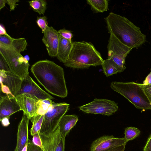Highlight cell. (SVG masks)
Here are the masks:
<instances>
[{
	"instance_id": "6da1fadb",
	"label": "cell",
	"mask_w": 151,
	"mask_h": 151,
	"mask_svg": "<svg viewBox=\"0 0 151 151\" xmlns=\"http://www.w3.org/2000/svg\"><path fill=\"white\" fill-rule=\"evenodd\" d=\"M31 70L37 81L48 92L64 98L68 90L63 68L47 60L37 61L31 67Z\"/></svg>"
},
{
	"instance_id": "7a4b0ae2",
	"label": "cell",
	"mask_w": 151,
	"mask_h": 151,
	"mask_svg": "<svg viewBox=\"0 0 151 151\" xmlns=\"http://www.w3.org/2000/svg\"><path fill=\"white\" fill-rule=\"evenodd\" d=\"M104 19L109 33L128 47L137 49L146 42V35L125 17L111 12Z\"/></svg>"
},
{
	"instance_id": "3957f363",
	"label": "cell",
	"mask_w": 151,
	"mask_h": 151,
	"mask_svg": "<svg viewBox=\"0 0 151 151\" xmlns=\"http://www.w3.org/2000/svg\"><path fill=\"white\" fill-rule=\"evenodd\" d=\"M103 61L91 43L82 41L73 42L69 57L64 64L67 67L82 69L101 65Z\"/></svg>"
},
{
	"instance_id": "277c9868",
	"label": "cell",
	"mask_w": 151,
	"mask_h": 151,
	"mask_svg": "<svg viewBox=\"0 0 151 151\" xmlns=\"http://www.w3.org/2000/svg\"><path fill=\"white\" fill-rule=\"evenodd\" d=\"M110 87L127 99L136 107L142 110L151 109V105L139 83L113 81Z\"/></svg>"
},
{
	"instance_id": "5b68a950",
	"label": "cell",
	"mask_w": 151,
	"mask_h": 151,
	"mask_svg": "<svg viewBox=\"0 0 151 151\" xmlns=\"http://www.w3.org/2000/svg\"><path fill=\"white\" fill-rule=\"evenodd\" d=\"M0 54L6 61L10 71L22 80L29 75V64L21 52L0 44Z\"/></svg>"
},
{
	"instance_id": "8992f818",
	"label": "cell",
	"mask_w": 151,
	"mask_h": 151,
	"mask_svg": "<svg viewBox=\"0 0 151 151\" xmlns=\"http://www.w3.org/2000/svg\"><path fill=\"white\" fill-rule=\"evenodd\" d=\"M69 106L70 104L66 103L54 102L44 115L40 133L49 132L57 128L62 117L69 109Z\"/></svg>"
},
{
	"instance_id": "52a82bcc",
	"label": "cell",
	"mask_w": 151,
	"mask_h": 151,
	"mask_svg": "<svg viewBox=\"0 0 151 151\" xmlns=\"http://www.w3.org/2000/svg\"><path fill=\"white\" fill-rule=\"evenodd\" d=\"M107 48L108 59L112 60L120 67L126 68L124 65L126 58L132 49L124 45L111 34H110Z\"/></svg>"
},
{
	"instance_id": "ba28073f",
	"label": "cell",
	"mask_w": 151,
	"mask_h": 151,
	"mask_svg": "<svg viewBox=\"0 0 151 151\" xmlns=\"http://www.w3.org/2000/svg\"><path fill=\"white\" fill-rule=\"evenodd\" d=\"M78 108L88 114H99L109 116L118 109L117 104L106 99H95L91 102L79 107Z\"/></svg>"
},
{
	"instance_id": "9c48e42d",
	"label": "cell",
	"mask_w": 151,
	"mask_h": 151,
	"mask_svg": "<svg viewBox=\"0 0 151 151\" xmlns=\"http://www.w3.org/2000/svg\"><path fill=\"white\" fill-rule=\"evenodd\" d=\"M43 148L41 151H65V137L58 126L54 130L45 133H40Z\"/></svg>"
},
{
	"instance_id": "30bf717a",
	"label": "cell",
	"mask_w": 151,
	"mask_h": 151,
	"mask_svg": "<svg viewBox=\"0 0 151 151\" xmlns=\"http://www.w3.org/2000/svg\"><path fill=\"white\" fill-rule=\"evenodd\" d=\"M23 93L29 94L38 100L54 99L53 97L42 89L29 75L26 76L22 80L21 88L18 95Z\"/></svg>"
},
{
	"instance_id": "8fae6325",
	"label": "cell",
	"mask_w": 151,
	"mask_h": 151,
	"mask_svg": "<svg viewBox=\"0 0 151 151\" xmlns=\"http://www.w3.org/2000/svg\"><path fill=\"white\" fill-rule=\"evenodd\" d=\"M15 98L21 110L29 120L37 114L40 106V100L27 93L17 95Z\"/></svg>"
},
{
	"instance_id": "7c38bea8",
	"label": "cell",
	"mask_w": 151,
	"mask_h": 151,
	"mask_svg": "<svg viewBox=\"0 0 151 151\" xmlns=\"http://www.w3.org/2000/svg\"><path fill=\"white\" fill-rule=\"evenodd\" d=\"M127 142L124 138H117L113 136H104L93 141L90 151H106L124 144Z\"/></svg>"
},
{
	"instance_id": "4fadbf2b",
	"label": "cell",
	"mask_w": 151,
	"mask_h": 151,
	"mask_svg": "<svg viewBox=\"0 0 151 151\" xmlns=\"http://www.w3.org/2000/svg\"><path fill=\"white\" fill-rule=\"evenodd\" d=\"M42 41L45 45L49 55L56 57L59 42L58 31L53 27L48 26L43 33Z\"/></svg>"
},
{
	"instance_id": "5bb4252c",
	"label": "cell",
	"mask_w": 151,
	"mask_h": 151,
	"mask_svg": "<svg viewBox=\"0 0 151 151\" xmlns=\"http://www.w3.org/2000/svg\"><path fill=\"white\" fill-rule=\"evenodd\" d=\"M21 110L15 97L11 95L1 96L0 99V120L10 116Z\"/></svg>"
},
{
	"instance_id": "9a60e30c",
	"label": "cell",
	"mask_w": 151,
	"mask_h": 151,
	"mask_svg": "<svg viewBox=\"0 0 151 151\" xmlns=\"http://www.w3.org/2000/svg\"><path fill=\"white\" fill-rule=\"evenodd\" d=\"M0 83L7 86L16 96L20 89L22 80L11 71L0 70Z\"/></svg>"
},
{
	"instance_id": "2e32d148",
	"label": "cell",
	"mask_w": 151,
	"mask_h": 151,
	"mask_svg": "<svg viewBox=\"0 0 151 151\" xmlns=\"http://www.w3.org/2000/svg\"><path fill=\"white\" fill-rule=\"evenodd\" d=\"M29 120L27 116L23 114L18 127L17 143L14 151H22L28 143Z\"/></svg>"
},
{
	"instance_id": "e0dca14e",
	"label": "cell",
	"mask_w": 151,
	"mask_h": 151,
	"mask_svg": "<svg viewBox=\"0 0 151 151\" xmlns=\"http://www.w3.org/2000/svg\"><path fill=\"white\" fill-rule=\"evenodd\" d=\"M0 44L12 47L21 52L26 49L27 43L24 38H14L1 35L0 36Z\"/></svg>"
},
{
	"instance_id": "ac0fdd59",
	"label": "cell",
	"mask_w": 151,
	"mask_h": 151,
	"mask_svg": "<svg viewBox=\"0 0 151 151\" xmlns=\"http://www.w3.org/2000/svg\"><path fill=\"white\" fill-rule=\"evenodd\" d=\"M78 120V117L76 115H64L63 116L58 126L61 133L64 137L75 126Z\"/></svg>"
},
{
	"instance_id": "d6986e66",
	"label": "cell",
	"mask_w": 151,
	"mask_h": 151,
	"mask_svg": "<svg viewBox=\"0 0 151 151\" xmlns=\"http://www.w3.org/2000/svg\"><path fill=\"white\" fill-rule=\"evenodd\" d=\"M72 43L59 35V42L56 57L60 61L64 64L68 59Z\"/></svg>"
},
{
	"instance_id": "ffe728a7",
	"label": "cell",
	"mask_w": 151,
	"mask_h": 151,
	"mask_svg": "<svg viewBox=\"0 0 151 151\" xmlns=\"http://www.w3.org/2000/svg\"><path fill=\"white\" fill-rule=\"evenodd\" d=\"M101 65L104 73L107 77L122 72L126 68L120 67L112 60L109 59L104 60Z\"/></svg>"
},
{
	"instance_id": "44dd1931",
	"label": "cell",
	"mask_w": 151,
	"mask_h": 151,
	"mask_svg": "<svg viewBox=\"0 0 151 151\" xmlns=\"http://www.w3.org/2000/svg\"><path fill=\"white\" fill-rule=\"evenodd\" d=\"M86 2L94 13L103 12L109 9L107 0H87Z\"/></svg>"
},
{
	"instance_id": "7402d4cb",
	"label": "cell",
	"mask_w": 151,
	"mask_h": 151,
	"mask_svg": "<svg viewBox=\"0 0 151 151\" xmlns=\"http://www.w3.org/2000/svg\"><path fill=\"white\" fill-rule=\"evenodd\" d=\"M44 117V115L37 114L30 119L32 124L30 130V133L32 136L40 133Z\"/></svg>"
},
{
	"instance_id": "603a6c76",
	"label": "cell",
	"mask_w": 151,
	"mask_h": 151,
	"mask_svg": "<svg viewBox=\"0 0 151 151\" xmlns=\"http://www.w3.org/2000/svg\"><path fill=\"white\" fill-rule=\"evenodd\" d=\"M29 5L39 15H44L47 9V3L43 0H32L29 1Z\"/></svg>"
},
{
	"instance_id": "cb8c5ba5",
	"label": "cell",
	"mask_w": 151,
	"mask_h": 151,
	"mask_svg": "<svg viewBox=\"0 0 151 151\" xmlns=\"http://www.w3.org/2000/svg\"><path fill=\"white\" fill-rule=\"evenodd\" d=\"M141 131L138 128L133 127H127L125 129L124 138L128 142L135 139L139 135Z\"/></svg>"
},
{
	"instance_id": "d4e9b609",
	"label": "cell",
	"mask_w": 151,
	"mask_h": 151,
	"mask_svg": "<svg viewBox=\"0 0 151 151\" xmlns=\"http://www.w3.org/2000/svg\"><path fill=\"white\" fill-rule=\"evenodd\" d=\"M54 103L52 99H47L40 100V106L37 114L44 115L48 111Z\"/></svg>"
},
{
	"instance_id": "484cf974",
	"label": "cell",
	"mask_w": 151,
	"mask_h": 151,
	"mask_svg": "<svg viewBox=\"0 0 151 151\" xmlns=\"http://www.w3.org/2000/svg\"><path fill=\"white\" fill-rule=\"evenodd\" d=\"M47 20V17L46 16L37 17L36 22L38 26L41 29L42 33L43 34L48 26Z\"/></svg>"
},
{
	"instance_id": "4316f807",
	"label": "cell",
	"mask_w": 151,
	"mask_h": 151,
	"mask_svg": "<svg viewBox=\"0 0 151 151\" xmlns=\"http://www.w3.org/2000/svg\"><path fill=\"white\" fill-rule=\"evenodd\" d=\"M58 32L59 35L62 37L72 42V39L73 37V34L70 31L64 28L60 29Z\"/></svg>"
},
{
	"instance_id": "83f0119b",
	"label": "cell",
	"mask_w": 151,
	"mask_h": 151,
	"mask_svg": "<svg viewBox=\"0 0 151 151\" xmlns=\"http://www.w3.org/2000/svg\"><path fill=\"white\" fill-rule=\"evenodd\" d=\"M139 85L151 105V84L144 85L139 83Z\"/></svg>"
},
{
	"instance_id": "f1b7e54d",
	"label": "cell",
	"mask_w": 151,
	"mask_h": 151,
	"mask_svg": "<svg viewBox=\"0 0 151 151\" xmlns=\"http://www.w3.org/2000/svg\"><path fill=\"white\" fill-rule=\"evenodd\" d=\"M33 136L32 142L35 145L42 149L43 146L40 133L36 134Z\"/></svg>"
},
{
	"instance_id": "f546056e",
	"label": "cell",
	"mask_w": 151,
	"mask_h": 151,
	"mask_svg": "<svg viewBox=\"0 0 151 151\" xmlns=\"http://www.w3.org/2000/svg\"><path fill=\"white\" fill-rule=\"evenodd\" d=\"M0 70H3L6 71H10L6 61L0 54Z\"/></svg>"
},
{
	"instance_id": "4dcf8cb0",
	"label": "cell",
	"mask_w": 151,
	"mask_h": 151,
	"mask_svg": "<svg viewBox=\"0 0 151 151\" xmlns=\"http://www.w3.org/2000/svg\"><path fill=\"white\" fill-rule=\"evenodd\" d=\"M42 148L35 145L32 142L28 141L27 151H41Z\"/></svg>"
},
{
	"instance_id": "1f68e13d",
	"label": "cell",
	"mask_w": 151,
	"mask_h": 151,
	"mask_svg": "<svg viewBox=\"0 0 151 151\" xmlns=\"http://www.w3.org/2000/svg\"><path fill=\"white\" fill-rule=\"evenodd\" d=\"M6 3L9 6L10 9V11L14 10L15 8L18 4L17 3L20 1L17 0H6Z\"/></svg>"
},
{
	"instance_id": "d6a6232c",
	"label": "cell",
	"mask_w": 151,
	"mask_h": 151,
	"mask_svg": "<svg viewBox=\"0 0 151 151\" xmlns=\"http://www.w3.org/2000/svg\"><path fill=\"white\" fill-rule=\"evenodd\" d=\"M143 151H151V134L147 139Z\"/></svg>"
},
{
	"instance_id": "836d02e7",
	"label": "cell",
	"mask_w": 151,
	"mask_h": 151,
	"mask_svg": "<svg viewBox=\"0 0 151 151\" xmlns=\"http://www.w3.org/2000/svg\"><path fill=\"white\" fill-rule=\"evenodd\" d=\"M142 84L144 85L151 84V68L150 73L146 77L145 80L143 81Z\"/></svg>"
},
{
	"instance_id": "e575fe53",
	"label": "cell",
	"mask_w": 151,
	"mask_h": 151,
	"mask_svg": "<svg viewBox=\"0 0 151 151\" xmlns=\"http://www.w3.org/2000/svg\"><path fill=\"white\" fill-rule=\"evenodd\" d=\"M126 144L119 146L106 151H124Z\"/></svg>"
},
{
	"instance_id": "d590c367",
	"label": "cell",
	"mask_w": 151,
	"mask_h": 151,
	"mask_svg": "<svg viewBox=\"0 0 151 151\" xmlns=\"http://www.w3.org/2000/svg\"><path fill=\"white\" fill-rule=\"evenodd\" d=\"M1 35H5L9 37H11V36L7 33L4 26L1 24L0 25V36Z\"/></svg>"
},
{
	"instance_id": "8d00e7d4",
	"label": "cell",
	"mask_w": 151,
	"mask_h": 151,
	"mask_svg": "<svg viewBox=\"0 0 151 151\" xmlns=\"http://www.w3.org/2000/svg\"><path fill=\"white\" fill-rule=\"evenodd\" d=\"M9 118H4L2 119L0 121L1 122L2 125L4 127H7L10 124Z\"/></svg>"
},
{
	"instance_id": "74e56055",
	"label": "cell",
	"mask_w": 151,
	"mask_h": 151,
	"mask_svg": "<svg viewBox=\"0 0 151 151\" xmlns=\"http://www.w3.org/2000/svg\"><path fill=\"white\" fill-rule=\"evenodd\" d=\"M6 3V0H0V10H1L5 6Z\"/></svg>"
},
{
	"instance_id": "f35d334b",
	"label": "cell",
	"mask_w": 151,
	"mask_h": 151,
	"mask_svg": "<svg viewBox=\"0 0 151 151\" xmlns=\"http://www.w3.org/2000/svg\"><path fill=\"white\" fill-rule=\"evenodd\" d=\"M24 57L27 60L29 61V58L28 55H26Z\"/></svg>"
}]
</instances>
